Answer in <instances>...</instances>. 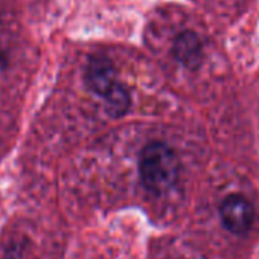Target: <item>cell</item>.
Returning a JSON list of instances; mask_svg holds the SVG:
<instances>
[{"label":"cell","instance_id":"2","mask_svg":"<svg viewBox=\"0 0 259 259\" xmlns=\"http://www.w3.org/2000/svg\"><path fill=\"white\" fill-rule=\"evenodd\" d=\"M220 217L229 232L242 235L250 229L254 220V209L245 197L229 195L220 206Z\"/></svg>","mask_w":259,"mask_h":259},{"label":"cell","instance_id":"1","mask_svg":"<svg viewBox=\"0 0 259 259\" xmlns=\"http://www.w3.org/2000/svg\"><path fill=\"white\" fill-rule=\"evenodd\" d=\"M144 186L153 194H163L171 189L180 176V160L172 148L162 142L148 144L139 162Z\"/></svg>","mask_w":259,"mask_h":259},{"label":"cell","instance_id":"4","mask_svg":"<svg viewBox=\"0 0 259 259\" xmlns=\"http://www.w3.org/2000/svg\"><path fill=\"white\" fill-rule=\"evenodd\" d=\"M174 57L186 69H197L203 60V45L200 37L192 31H185L177 35L172 48Z\"/></svg>","mask_w":259,"mask_h":259},{"label":"cell","instance_id":"3","mask_svg":"<svg viewBox=\"0 0 259 259\" xmlns=\"http://www.w3.org/2000/svg\"><path fill=\"white\" fill-rule=\"evenodd\" d=\"M116 69L105 55L90 57L85 66V84L95 95L105 96L116 84Z\"/></svg>","mask_w":259,"mask_h":259},{"label":"cell","instance_id":"5","mask_svg":"<svg viewBox=\"0 0 259 259\" xmlns=\"http://www.w3.org/2000/svg\"><path fill=\"white\" fill-rule=\"evenodd\" d=\"M104 98H105V111L111 117L123 116L128 111L130 104H132V98H130L128 90L119 82H116L114 87Z\"/></svg>","mask_w":259,"mask_h":259}]
</instances>
